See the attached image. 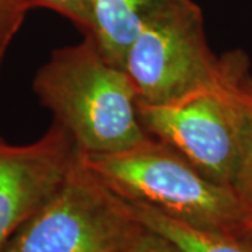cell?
<instances>
[{
	"label": "cell",
	"instance_id": "cell-12",
	"mask_svg": "<svg viewBox=\"0 0 252 252\" xmlns=\"http://www.w3.org/2000/svg\"><path fill=\"white\" fill-rule=\"evenodd\" d=\"M26 10L16 0H0V41L10 45L26 17Z\"/></svg>",
	"mask_w": 252,
	"mask_h": 252
},
{
	"label": "cell",
	"instance_id": "cell-4",
	"mask_svg": "<svg viewBox=\"0 0 252 252\" xmlns=\"http://www.w3.org/2000/svg\"><path fill=\"white\" fill-rule=\"evenodd\" d=\"M139 104H165L215 84L220 58L209 48L193 0H157L125 56Z\"/></svg>",
	"mask_w": 252,
	"mask_h": 252
},
{
	"label": "cell",
	"instance_id": "cell-1",
	"mask_svg": "<svg viewBox=\"0 0 252 252\" xmlns=\"http://www.w3.org/2000/svg\"><path fill=\"white\" fill-rule=\"evenodd\" d=\"M32 89L80 153H115L150 137L130 77L109 62L91 36L52 51Z\"/></svg>",
	"mask_w": 252,
	"mask_h": 252
},
{
	"label": "cell",
	"instance_id": "cell-8",
	"mask_svg": "<svg viewBox=\"0 0 252 252\" xmlns=\"http://www.w3.org/2000/svg\"><path fill=\"white\" fill-rule=\"evenodd\" d=\"M157 0H91L93 31L102 55L124 69L125 56L147 13Z\"/></svg>",
	"mask_w": 252,
	"mask_h": 252
},
{
	"label": "cell",
	"instance_id": "cell-13",
	"mask_svg": "<svg viewBox=\"0 0 252 252\" xmlns=\"http://www.w3.org/2000/svg\"><path fill=\"white\" fill-rule=\"evenodd\" d=\"M233 238L241 245H244L247 250L252 251V203L247 207V212H245L238 228L233 234Z\"/></svg>",
	"mask_w": 252,
	"mask_h": 252
},
{
	"label": "cell",
	"instance_id": "cell-3",
	"mask_svg": "<svg viewBox=\"0 0 252 252\" xmlns=\"http://www.w3.org/2000/svg\"><path fill=\"white\" fill-rule=\"evenodd\" d=\"M140 228L127 202L91 171L79 152L59 188L0 252H126Z\"/></svg>",
	"mask_w": 252,
	"mask_h": 252
},
{
	"label": "cell",
	"instance_id": "cell-10",
	"mask_svg": "<svg viewBox=\"0 0 252 252\" xmlns=\"http://www.w3.org/2000/svg\"><path fill=\"white\" fill-rule=\"evenodd\" d=\"M23 9L28 11L35 7L54 10L61 16L70 20L83 35H90L93 31L91 0H16Z\"/></svg>",
	"mask_w": 252,
	"mask_h": 252
},
{
	"label": "cell",
	"instance_id": "cell-11",
	"mask_svg": "<svg viewBox=\"0 0 252 252\" xmlns=\"http://www.w3.org/2000/svg\"><path fill=\"white\" fill-rule=\"evenodd\" d=\"M126 252H184L177 244L142 224Z\"/></svg>",
	"mask_w": 252,
	"mask_h": 252
},
{
	"label": "cell",
	"instance_id": "cell-14",
	"mask_svg": "<svg viewBox=\"0 0 252 252\" xmlns=\"http://www.w3.org/2000/svg\"><path fill=\"white\" fill-rule=\"evenodd\" d=\"M7 48H9L7 44L0 41V72H1V67H3V62H4V56H6V52H7Z\"/></svg>",
	"mask_w": 252,
	"mask_h": 252
},
{
	"label": "cell",
	"instance_id": "cell-2",
	"mask_svg": "<svg viewBox=\"0 0 252 252\" xmlns=\"http://www.w3.org/2000/svg\"><path fill=\"white\" fill-rule=\"evenodd\" d=\"M80 154L118 196L147 205L199 230L233 237L248 207L234 189L210 180L152 136L115 153Z\"/></svg>",
	"mask_w": 252,
	"mask_h": 252
},
{
	"label": "cell",
	"instance_id": "cell-6",
	"mask_svg": "<svg viewBox=\"0 0 252 252\" xmlns=\"http://www.w3.org/2000/svg\"><path fill=\"white\" fill-rule=\"evenodd\" d=\"M77 153L70 135L55 122L32 143L11 144L0 136V250L54 195Z\"/></svg>",
	"mask_w": 252,
	"mask_h": 252
},
{
	"label": "cell",
	"instance_id": "cell-7",
	"mask_svg": "<svg viewBox=\"0 0 252 252\" xmlns=\"http://www.w3.org/2000/svg\"><path fill=\"white\" fill-rule=\"evenodd\" d=\"M220 79L234 119L238 162L233 189L252 203V74L245 52L235 49L220 58Z\"/></svg>",
	"mask_w": 252,
	"mask_h": 252
},
{
	"label": "cell",
	"instance_id": "cell-9",
	"mask_svg": "<svg viewBox=\"0 0 252 252\" xmlns=\"http://www.w3.org/2000/svg\"><path fill=\"white\" fill-rule=\"evenodd\" d=\"M127 205L139 223L171 240L184 252H252L233 237L184 224L143 203L127 202Z\"/></svg>",
	"mask_w": 252,
	"mask_h": 252
},
{
	"label": "cell",
	"instance_id": "cell-5",
	"mask_svg": "<svg viewBox=\"0 0 252 252\" xmlns=\"http://www.w3.org/2000/svg\"><path fill=\"white\" fill-rule=\"evenodd\" d=\"M146 132L170 146L210 180L233 188L238 150L234 119L223 83L165 104H139Z\"/></svg>",
	"mask_w": 252,
	"mask_h": 252
}]
</instances>
